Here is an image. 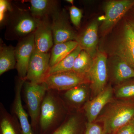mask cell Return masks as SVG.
I'll use <instances>...</instances> for the list:
<instances>
[{"label": "cell", "instance_id": "3957f363", "mask_svg": "<svg viewBox=\"0 0 134 134\" xmlns=\"http://www.w3.org/2000/svg\"><path fill=\"white\" fill-rule=\"evenodd\" d=\"M39 19L36 18L30 11L17 8L9 14L6 30L7 39L19 40L34 33Z\"/></svg>", "mask_w": 134, "mask_h": 134}, {"label": "cell", "instance_id": "cb8c5ba5", "mask_svg": "<svg viewBox=\"0 0 134 134\" xmlns=\"http://www.w3.org/2000/svg\"><path fill=\"white\" fill-rule=\"evenodd\" d=\"M113 75L115 81L120 83L134 77V69L126 62L119 59L114 66Z\"/></svg>", "mask_w": 134, "mask_h": 134}, {"label": "cell", "instance_id": "ba28073f", "mask_svg": "<svg viewBox=\"0 0 134 134\" xmlns=\"http://www.w3.org/2000/svg\"><path fill=\"white\" fill-rule=\"evenodd\" d=\"M35 49L34 33L20 40L15 47L18 77L25 80L30 60Z\"/></svg>", "mask_w": 134, "mask_h": 134}, {"label": "cell", "instance_id": "484cf974", "mask_svg": "<svg viewBox=\"0 0 134 134\" xmlns=\"http://www.w3.org/2000/svg\"><path fill=\"white\" fill-rule=\"evenodd\" d=\"M12 7L9 2L6 0L0 1V23L1 25L6 21L8 13L10 14L12 10Z\"/></svg>", "mask_w": 134, "mask_h": 134}, {"label": "cell", "instance_id": "d6986e66", "mask_svg": "<svg viewBox=\"0 0 134 134\" xmlns=\"http://www.w3.org/2000/svg\"><path fill=\"white\" fill-rule=\"evenodd\" d=\"M30 11L38 19L52 16L58 10V2L53 0H31Z\"/></svg>", "mask_w": 134, "mask_h": 134}, {"label": "cell", "instance_id": "44dd1931", "mask_svg": "<svg viewBox=\"0 0 134 134\" xmlns=\"http://www.w3.org/2000/svg\"><path fill=\"white\" fill-rule=\"evenodd\" d=\"M15 47L1 45L0 48V75L13 69L16 66Z\"/></svg>", "mask_w": 134, "mask_h": 134}, {"label": "cell", "instance_id": "ac0fdd59", "mask_svg": "<svg viewBox=\"0 0 134 134\" xmlns=\"http://www.w3.org/2000/svg\"><path fill=\"white\" fill-rule=\"evenodd\" d=\"M0 134H22L17 119L8 111L2 103H0Z\"/></svg>", "mask_w": 134, "mask_h": 134}, {"label": "cell", "instance_id": "8992f818", "mask_svg": "<svg viewBox=\"0 0 134 134\" xmlns=\"http://www.w3.org/2000/svg\"><path fill=\"white\" fill-rule=\"evenodd\" d=\"M50 53L40 52L35 49L29 62L25 80L43 83L49 76Z\"/></svg>", "mask_w": 134, "mask_h": 134}, {"label": "cell", "instance_id": "f1b7e54d", "mask_svg": "<svg viewBox=\"0 0 134 134\" xmlns=\"http://www.w3.org/2000/svg\"><path fill=\"white\" fill-rule=\"evenodd\" d=\"M114 134H134V119L118 130Z\"/></svg>", "mask_w": 134, "mask_h": 134}, {"label": "cell", "instance_id": "5bb4252c", "mask_svg": "<svg viewBox=\"0 0 134 134\" xmlns=\"http://www.w3.org/2000/svg\"><path fill=\"white\" fill-rule=\"evenodd\" d=\"M48 17L39 19L34 32L35 49L43 53H48L54 43L51 23Z\"/></svg>", "mask_w": 134, "mask_h": 134}, {"label": "cell", "instance_id": "9c48e42d", "mask_svg": "<svg viewBox=\"0 0 134 134\" xmlns=\"http://www.w3.org/2000/svg\"><path fill=\"white\" fill-rule=\"evenodd\" d=\"M134 5V1L130 0L111 1L107 3L104 19L100 28L102 31H108L111 29Z\"/></svg>", "mask_w": 134, "mask_h": 134}, {"label": "cell", "instance_id": "7c38bea8", "mask_svg": "<svg viewBox=\"0 0 134 134\" xmlns=\"http://www.w3.org/2000/svg\"><path fill=\"white\" fill-rule=\"evenodd\" d=\"M52 16L51 27L54 44L76 41L78 36L68 24L63 12L58 10Z\"/></svg>", "mask_w": 134, "mask_h": 134}, {"label": "cell", "instance_id": "277c9868", "mask_svg": "<svg viewBox=\"0 0 134 134\" xmlns=\"http://www.w3.org/2000/svg\"><path fill=\"white\" fill-rule=\"evenodd\" d=\"M47 91L44 83H36L25 80L22 88L24 102L34 132L38 134L39 121L41 105Z\"/></svg>", "mask_w": 134, "mask_h": 134}, {"label": "cell", "instance_id": "e0dca14e", "mask_svg": "<svg viewBox=\"0 0 134 134\" xmlns=\"http://www.w3.org/2000/svg\"><path fill=\"white\" fill-rule=\"evenodd\" d=\"M78 112L69 113L65 121L51 134H84L86 126H83L81 114Z\"/></svg>", "mask_w": 134, "mask_h": 134}, {"label": "cell", "instance_id": "ffe728a7", "mask_svg": "<svg viewBox=\"0 0 134 134\" xmlns=\"http://www.w3.org/2000/svg\"><path fill=\"white\" fill-rule=\"evenodd\" d=\"M79 45L76 41H70L55 44L50 53V66L51 67L59 62Z\"/></svg>", "mask_w": 134, "mask_h": 134}, {"label": "cell", "instance_id": "2e32d148", "mask_svg": "<svg viewBox=\"0 0 134 134\" xmlns=\"http://www.w3.org/2000/svg\"><path fill=\"white\" fill-rule=\"evenodd\" d=\"M98 25L93 22L87 26L83 32L77 36L76 41L82 50H85L93 58L96 56L98 43Z\"/></svg>", "mask_w": 134, "mask_h": 134}, {"label": "cell", "instance_id": "7402d4cb", "mask_svg": "<svg viewBox=\"0 0 134 134\" xmlns=\"http://www.w3.org/2000/svg\"><path fill=\"white\" fill-rule=\"evenodd\" d=\"M82 50V49L79 45L66 57L56 65L50 67L49 75L55 73L72 70L75 60Z\"/></svg>", "mask_w": 134, "mask_h": 134}, {"label": "cell", "instance_id": "4dcf8cb0", "mask_svg": "<svg viewBox=\"0 0 134 134\" xmlns=\"http://www.w3.org/2000/svg\"><path fill=\"white\" fill-rule=\"evenodd\" d=\"M67 2L69 3L70 4H72V5H73V4H74V1H72V0H67L66 1Z\"/></svg>", "mask_w": 134, "mask_h": 134}, {"label": "cell", "instance_id": "9a60e30c", "mask_svg": "<svg viewBox=\"0 0 134 134\" xmlns=\"http://www.w3.org/2000/svg\"><path fill=\"white\" fill-rule=\"evenodd\" d=\"M86 85H81L68 90L59 92L68 109L72 108L77 111L82 106L83 108L88 98V92L85 86Z\"/></svg>", "mask_w": 134, "mask_h": 134}, {"label": "cell", "instance_id": "7a4b0ae2", "mask_svg": "<svg viewBox=\"0 0 134 134\" xmlns=\"http://www.w3.org/2000/svg\"><path fill=\"white\" fill-rule=\"evenodd\" d=\"M95 122L103 124L104 134H114L134 119V103L125 100L113 101L107 105Z\"/></svg>", "mask_w": 134, "mask_h": 134}, {"label": "cell", "instance_id": "4fadbf2b", "mask_svg": "<svg viewBox=\"0 0 134 134\" xmlns=\"http://www.w3.org/2000/svg\"><path fill=\"white\" fill-rule=\"evenodd\" d=\"M115 52L120 59L134 69V30L129 23L125 25L123 35Z\"/></svg>", "mask_w": 134, "mask_h": 134}, {"label": "cell", "instance_id": "6da1fadb", "mask_svg": "<svg viewBox=\"0 0 134 134\" xmlns=\"http://www.w3.org/2000/svg\"><path fill=\"white\" fill-rule=\"evenodd\" d=\"M69 109L59 92L47 90L41 105L38 134H51L65 121Z\"/></svg>", "mask_w": 134, "mask_h": 134}, {"label": "cell", "instance_id": "4316f807", "mask_svg": "<svg viewBox=\"0 0 134 134\" xmlns=\"http://www.w3.org/2000/svg\"><path fill=\"white\" fill-rule=\"evenodd\" d=\"M69 13L72 23L76 27H79L82 18L81 10L75 6L72 5L70 8Z\"/></svg>", "mask_w": 134, "mask_h": 134}, {"label": "cell", "instance_id": "83f0119b", "mask_svg": "<svg viewBox=\"0 0 134 134\" xmlns=\"http://www.w3.org/2000/svg\"><path fill=\"white\" fill-rule=\"evenodd\" d=\"M84 134H104L103 127L97 122H87Z\"/></svg>", "mask_w": 134, "mask_h": 134}, {"label": "cell", "instance_id": "f546056e", "mask_svg": "<svg viewBox=\"0 0 134 134\" xmlns=\"http://www.w3.org/2000/svg\"><path fill=\"white\" fill-rule=\"evenodd\" d=\"M129 24L132 26V28H133V29L134 30V21H132L129 23Z\"/></svg>", "mask_w": 134, "mask_h": 134}, {"label": "cell", "instance_id": "5b68a950", "mask_svg": "<svg viewBox=\"0 0 134 134\" xmlns=\"http://www.w3.org/2000/svg\"><path fill=\"white\" fill-rule=\"evenodd\" d=\"M44 83L47 90L61 92L90 83V80L88 75L71 70L49 75Z\"/></svg>", "mask_w": 134, "mask_h": 134}, {"label": "cell", "instance_id": "30bf717a", "mask_svg": "<svg viewBox=\"0 0 134 134\" xmlns=\"http://www.w3.org/2000/svg\"><path fill=\"white\" fill-rule=\"evenodd\" d=\"M25 80L18 77L15 84V95L10 108L11 113L16 117L20 126L22 134H36L29 120L28 113L23 106L22 90Z\"/></svg>", "mask_w": 134, "mask_h": 134}, {"label": "cell", "instance_id": "52a82bcc", "mask_svg": "<svg viewBox=\"0 0 134 134\" xmlns=\"http://www.w3.org/2000/svg\"><path fill=\"white\" fill-rule=\"evenodd\" d=\"M107 59L104 53L100 52L97 54L88 74L91 89L95 97L106 87L108 77Z\"/></svg>", "mask_w": 134, "mask_h": 134}, {"label": "cell", "instance_id": "603a6c76", "mask_svg": "<svg viewBox=\"0 0 134 134\" xmlns=\"http://www.w3.org/2000/svg\"><path fill=\"white\" fill-rule=\"evenodd\" d=\"M93 59L85 50H82L75 60L72 71L88 75L93 63Z\"/></svg>", "mask_w": 134, "mask_h": 134}, {"label": "cell", "instance_id": "8fae6325", "mask_svg": "<svg viewBox=\"0 0 134 134\" xmlns=\"http://www.w3.org/2000/svg\"><path fill=\"white\" fill-rule=\"evenodd\" d=\"M114 93V89L109 85L93 99L87 101L83 110L88 122L96 121L103 108L113 101Z\"/></svg>", "mask_w": 134, "mask_h": 134}, {"label": "cell", "instance_id": "d4e9b609", "mask_svg": "<svg viewBox=\"0 0 134 134\" xmlns=\"http://www.w3.org/2000/svg\"><path fill=\"white\" fill-rule=\"evenodd\" d=\"M114 93L119 99L125 100L134 97V82H122L114 90Z\"/></svg>", "mask_w": 134, "mask_h": 134}]
</instances>
